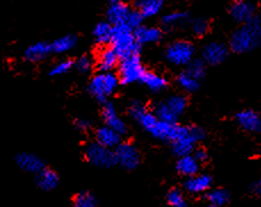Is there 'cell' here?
<instances>
[{
  "instance_id": "6da1fadb",
  "label": "cell",
  "mask_w": 261,
  "mask_h": 207,
  "mask_svg": "<svg viewBox=\"0 0 261 207\" xmlns=\"http://www.w3.org/2000/svg\"><path fill=\"white\" fill-rule=\"evenodd\" d=\"M261 43V20L255 15L235 30L229 40V49L236 54H245L259 48Z\"/></svg>"
},
{
  "instance_id": "7a4b0ae2",
  "label": "cell",
  "mask_w": 261,
  "mask_h": 207,
  "mask_svg": "<svg viewBox=\"0 0 261 207\" xmlns=\"http://www.w3.org/2000/svg\"><path fill=\"white\" fill-rule=\"evenodd\" d=\"M119 83L120 80L118 75L113 72H99L90 80L88 89L95 99L104 104L118 89Z\"/></svg>"
},
{
  "instance_id": "3957f363",
  "label": "cell",
  "mask_w": 261,
  "mask_h": 207,
  "mask_svg": "<svg viewBox=\"0 0 261 207\" xmlns=\"http://www.w3.org/2000/svg\"><path fill=\"white\" fill-rule=\"evenodd\" d=\"M110 43L111 47L117 51L120 58L139 52V47H141L135 39L134 30L124 24L113 26L112 38H111Z\"/></svg>"
},
{
  "instance_id": "277c9868",
  "label": "cell",
  "mask_w": 261,
  "mask_h": 207,
  "mask_svg": "<svg viewBox=\"0 0 261 207\" xmlns=\"http://www.w3.org/2000/svg\"><path fill=\"white\" fill-rule=\"evenodd\" d=\"M205 138V131L199 127H184L181 125L179 136L172 143V151L176 156L191 155L196 148V143Z\"/></svg>"
},
{
  "instance_id": "5b68a950",
  "label": "cell",
  "mask_w": 261,
  "mask_h": 207,
  "mask_svg": "<svg viewBox=\"0 0 261 207\" xmlns=\"http://www.w3.org/2000/svg\"><path fill=\"white\" fill-rule=\"evenodd\" d=\"M118 67V78L120 82L123 84H130L139 81L145 72L139 52L120 58Z\"/></svg>"
},
{
  "instance_id": "8992f818",
  "label": "cell",
  "mask_w": 261,
  "mask_h": 207,
  "mask_svg": "<svg viewBox=\"0 0 261 207\" xmlns=\"http://www.w3.org/2000/svg\"><path fill=\"white\" fill-rule=\"evenodd\" d=\"M84 155L86 161L96 167L110 168L117 165L113 149L100 145L97 141L87 145Z\"/></svg>"
},
{
  "instance_id": "52a82bcc",
  "label": "cell",
  "mask_w": 261,
  "mask_h": 207,
  "mask_svg": "<svg viewBox=\"0 0 261 207\" xmlns=\"http://www.w3.org/2000/svg\"><path fill=\"white\" fill-rule=\"evenodd\" d=\"M195 48L193 43L186 40L173 41L167 47L166 58L171 65L186 66L194 60Z\"/></svg>"
},
{
  "instance_id": "ba28073f",
  "label": "cell",
  "mask_w": 261,
  "mask_h": 207,
  "mask_svg": "<svg viewBox=\"0 0 261 207\" xmlns=\"http://www.w3.org/2000/svg\"><path fill=\"white\" fill-rule=\"evenodd\" d=\"M115 161L125 171H133L141 164V154L138 149L129 142L119 143L115 147Z\"/></svg>"
},
{
  "instance_id": "9c48e42d",
  "label": "cell",
  "mask_w": 261,
  "mask_h": 207,
  "mask_svg": "<svg viewBox=\"0 0 261 207\" xmlns=\"http://www.w3.org/2000/svg\"><path fill=\"white\" fill-rule=\"evenodd\" d=\"M229 54V48L220 41H211L203 47L202 60L204 64L217 66L222 64Z\"/></svg>"
},
{
  "instance_id": "30bf717a",
  "label": "cell",
  "mask_w": 261,
  "mask_h": 207,
  "mask_svg": "<svg viewBox=\"0 0 261 207\" xmlns=\"http://www.w3.org/2000/svg\"><path fill=\"white\" fill-rule=\"evenodd\" d=\"M129 115L147 132L151 131L159 120L155 114L151 112L147 106L141 102L132 103L129 106Z\"/></svg>"
},
{
  "instance_id": "8fae6325",
  "label": "cell",
  "mask_w": 261,
  "mask_h": 207,
  "mask_svg": "<svg viewBox=\"0 0 261 207\" xmlns=\"http://www.w3.org/2000/svg\"><path fill=\"white\" fill-rule=\"evenodd\" d=\"M101 116H103L106 127L113 129L120 136H123V134L128 132L127 124L121 119L117 112V108H115V106L112 103H104L103 108H101Z\"/></svg>"
},
{
  "instance_id": "7c38bea8",
  "label": "cell",
  "mask_w": 261,
  "mask_h": 207,
  "mask_svg": "<svg viewBox=\"0 0 261 207\" xmlns=\"http://www.w3.org/2000/svg\"><path fill=\"white\" fill-rule=\"evenodd\" d=\"M255 5L250 0H235L229 8V14L235 22L244 24L257 15Z\"/></svg>"
},
{
  "instance_id": "4fadbf2b",
  "label": "cell",
  "mask_w": 261,
  "mask_h": 207,
  "mask_svg": "<svg viewBox=\"0 0 261 207\" xmlns=\"http://www.w3.org/2000/svg\"><path fill=\"white\" fill-rule=\"evenodd\" d=\"M180 129L181 125H178L177 123H169L158 120V122L148 133L154 138L159 139V140L173 142L178 138V136H179Z\"/></svg>"
},
{
  "instance_id": "5bb4252c",
  "label": "cell",
  "mask_w": 261,
  "mask_h": 207,
  "mask_svg": "<svg viewBox=\"0 0 261 207\" xmlns=\"http://www.w3.org/2000/svg\"><path fill=\"white\" fill-rule=\"evenodd\" d=\"M15 163L18 168H21L22 171L27 173H31V174H37L43 167H46L45 162L39 156L31 153L17 154L15 156Z\"/></svg>"
},
{
  "instance_id": "9a60e30c",
  "label": "cell",
  "mask_w": 261,
  "mask_h": 207,
  "mask_svg": "<svg viewBox=\"0 0 261 207\" xmlns=\"http://www.w3.org/2000/svg\"><path fill=\"white\" fill-rule=\"evenodd\" d=\"M236 122L245 131L259 133L261 131L260 115L253 109H243L236 114Z\"/></svg>"
},
{
  "instance_id": "2e32d148",
  "label": "cell",
  "mask_w": 261,
  "mask_h": 207,
  "mask_svg": "<svg viewBox=\"0 0 261 207\" xmlns=\"http://www.w3.org/2000/svg\"><path fill=\"white\" fill-rule=\"evenodd\" d=\"M212 178L209 174H202V173H197L195 175L186 178L185 182H184V188L187 192L193 195H199L206 192L211 189L212 186Z\"/></svg>"
},
{
  "instance_id": "e0dca14e",
  "label": "cell",
  "mask_w": 261,
  "mask_h": 207,
  "mask_svg": "<svg viewBox=\"0 0 261 207\" xmlns=\"http://www.w3.org/2000/svg\"><path fill=\"white\" fill-rule=\"evenodd\" d=\"M120 57L112 47H104L97 55V64L98 70L100 72H112L118 66Z\"/></svg>"
},
{
  "instance_id": "ac0fdd59",
  "label": "cell",
  "mask_w": 261,
  "mask_h": 207,
  "mask_svg": "<svg viewBox=\"0 0 261 207\" xmlns=\"http://www.w3.org/2000/svg\"><path fill=\"white\" fill-rule=\"evenodd\" d=\"M53 52L51 45L48 42H36L33 45L29 46L25 51H24V58L28 62L31 63H38L41 61H45L48 56Z\"/></svg>"
},
{
  "instance_id": "d6986e66",
  "label": "cell",
  "mask_w": 261,
  "mask_h": 207,
  "mask_svg": "<svg viewBox=\"0 0 261 207\" xmlns=\"http://www.w3.org/2000/svg\"><path fill=\"white\" fill-rule=\"evenodd\" d=\"M134 36L139 46L149 45V43H155L161 40L162 31L155 26L141 25L134 30Z\"/></svg>"
},
{
  "instance_id": "ffe728a7",
  "label": "cell",
  "mask_w": 261,
  "mask_h": 207,
  "mask_svg": "<svg viewBox=\"0 0 261 207\" xmlns=\"http://www.w3.org/2000/svg\"><path fill=\"white\" fill-rule=\"evenodd\" d=\"M36 182L39 189L42 191H51L57 188L60 184V178L55 171L51 168L43 167L42 170L37 173Z\"/></svg>"
},
{
  "instance_id": "44dd1931",
  "label": "cell",
  "mask_w": 261,
  "mask_h": 207,
  "mask_svg": "<svg viewBox=\"0 0 261 207\" xmlns=\"http://www.w3.org/2000/svg\"><path fill=\"white\" fill-rule=\"evenodd\" d=\"M130 11H132V8H130L128 5L123 4L122 2L111 4V6L108 11L109 23L112 24L113 26L125 24Z\"/></svg>"
},
{
  "instance_id": "7402d4cb",
  "label": "cell",
  "mask_w": 261,
  "mask_h": 207,
  "mask_svg": "<svg viewBox=\"0 0 261 207\" xmlns=\"http://www.w3.org/2000/svg\"><path fill=\"white\" fill-rule=\"evenodd\" d=\"M201 164L197 162L194 157L191 155H185L181 157H178V161L176 163V170L182 176H192L195 175L200 172Z\"/></svg>"
},
{
  "instance_id": "603a6c76",
  "label": "cell",
  "mask_w": 261,
  "mask_h": 207,
  "mask_svg": "<svg viewBox=\"0 0 261 207\" xmlns=\"http://www.w3.org/2000/svg\"><path fill=\"white\" fill-rule=\"evenodd\" d=\"M139 81L153 93H160L168 86V80L163 75L158 74L155 72L145 71Z\"/></svg>"
},
{
  "instance_id": "cb8c5ba5",
  "label": "cell",
  "mask_w": 261,
  "mask_h": 207,
  "mask_svg": "<svg viewBox=\"0 0 261 207\" xmlns=\"http://www.w3.org/2000/svg\"><path fill=\"white\" fill-rule=\"evenodd\" d=\"M96 141L105 147L113 149L121 142V136L113 129L104 125L96 131Z\"/></svg>"
},
{
  "instance_id": "d4e9b609",
  "label": "cell",
  "mask_w": 261,
  "mask_h": 207,
  "mask_svg": "<svg viewBox=\"0 0 261 207\" xmlns=\"http://www.w3.org/2000/svg\"><path fill=\"white\" fill-rule=\"evenodd\" d=\"M162 103L177 120L185 113L187 108V98L184 95H172Z\"/></svg>"
},
{
  "instance_id": "484cf974",
  "label": "cell",
  "mask_w": 261,
  "mask_h": 207,
  "mask_svg": "<svg viewBox=\"0 0 261 207\" xmlns=\"http://www.w3.org/2000/svg\"><path fill=\"white\" fill-rule=\"evenodd\" d=\"M164 0H139L137 3V11L143 18H149L158 15L162 11Z\"/></svg>"
},
{
  "instance_id": "4316f807",
  "label": "cell",
  "mask_w": 261,
  "mask_h": 207,
  "mask_svg": "<svg viewBox=\"0 0 261 207\" xmlns=\"http://www.w3.org/2000/svg\"><path fill=\"white\" fill-rule=\"evenodd\" d=\"M112 31L113 26L112 24H110L109 22H100L98 24H96L93 31L95 41L101 46L108 45L111 41V38H112Z\"/></svg>"
},
{
  "instance_id": "83f0119b",
  "label": "cell",
  "mask_w": 261,
  "mask_h": 207,
  "mask_svg": "<svg viewBox=\"0 0 261 207\" xmlns=\"http://www.w3.org/2000/svg\"><path fill=\"white\" fill-rule=\"evenodd\" d=\"M190 21V14L186 12H171L162 17V25L166 27H176Z\"/></svg>"
},
{
  "instance_id": "f1b7e54d",
  "label": "cell",
  "mask_w": 261,
  "mask_h": 207,
  "mask_svg": "<svg viewBox=\"0 0 261 207\" xmlns=\"http://www.w3.org/2000/svg\"><path fill=\"white\" fill-rule=\"evenodd\" d=\"M206 192V199L212 205L222 207L229 203L230 194L228 190L222 189V188H216V189H209Z\"/></svg>"
},
{
  "instance_id": "f546056e",
  "label": "cell",
  "mask_w": 261,
  "mask_h": 207,
  "mask_svg": "<svg viewBox=\"0 0 261 207\" xmlns=\"http://www.w3.org/2000/svg\"><path fill=\"white\" fill-rule=\"evenodd\" d=\"M76 45V38L72 35L63 36L51 43V50L56 54H65L73 49Z\"/></svg>"
},
{
  "instance_id": "4dcf8cb0",
  "label": "cell",
  "mask_w": 261,
  "mask_h": 207,
  "mask_svg": "<svg viewBox=\"0 0 261 207\" xmlns=\"http://www.w3.org/2000/svg\"><path fill=\"white\" fill-rule=\"evenodd\" d=\"M177 84L186 93H195L200 88V81L187 74L185 71L177 76Z\"/></svg>"
},
{
  "instance_id": "1f68e13d",
  "label": "cell",
  "mask_w": 261,
  "mask_h": 207,
  "mask_svg": "<svg viewBox=\"0 0 261 207\" xmlns=\"http://www.w3.org/2000/svg\"><path fill=\"white\" fill-rule=\"evenodd\" d=\"M73 207H97L98 200L96 198L94 194H91L89 191H81L79 194H76L73 199Z\"/></svg>"
},
{
  "instance_id": "d6a6232c",
  "label": "cell",
  "mask_w": 261,
  "mask_h": 207,
  "mask_svg": "<svg viewBox=\"0 0 261 207\" xmlns=\"http://www.w3.org/2000/svg\"><path fill=\"white\" fill-rule=\"evenodd\" d=\"M185 72L194 79L201 81L205 75V64L203 63V61L193 60L190 64L186 65Z\"/></svg>"
},
{
  "instance_id": "836d02e7",
  "label": "cell",
  "mask_w": 261,
  "mask_h": 207,
  "mask_svg": "<svg viewBox=\"0 0 261 207\" xmlns=\"http://www.w3.org/2000/svg\"><path fill=\"white\" fill-rule=\"evenodd\" d=\"M167 203L171 207H188L187 200L185 196H184L182 191L177 189V188H173V189L168 191Z\"/></svg>"
},
{
  "instance_id": "e575fe53",
  "label": "cell",
  "mask_w": 261,
  "mask_h": 207,
  "mask_svg": "<svg viewBox=\"0 0 261 207\" xmlns=\"http://www.w3.org/2000/svg\"><path fill=\"white\" fill-rule=\"evenodd\" d=\"M73 66H74V64L71 60H62L60 62H57L56 64L53 65L49 74L53 76L64 75L67 73V72H70V70Z\"/></svg>"
},
{
  "instance_id": "d590c367",
  "label": "cell",
  "mask_w": 261,
  "mask_h": 207,
  "mask_svg": "<svg viewBox=\"0 0 261 207\" xmlns=\"http://www.w3.org/2000/svg\"><path fill=\"white\" fill-rule=\"evenodd\" d=\"M210 23L205 18H197L192 23V32L194 33L196 37H203L209 32Z\"/></svg>"
},
{
  "instance_id": "8d00e7d4",
  "label": "cell",
  "mask_w": 261,
  "mask_h": 207,
  "mask_svg": "<svg viewBox=\"0 0 261 207\" xmlns=\"http://www.w3.org/2000/svg\"><path fill=\"white\" fill-rule=\"evenodd\" d=\"M143 20H144L143 16L141 15V13H139L137 9H132L124 25H127L128 27L132 28V30H136L137 27L142 25Z\"/></svg>"
},
{
  "instance_id": "74e56055",
  "label": "cell",
  "mask_w": 261,
  "mask_h": 207,
  "mask_svg": "<svg viewBox=\"0 0 261 207\" xmlns=\"http://www.w3.org/2000/svg\"><path fill=\"white\" fill-rule=\"evenodd\" d=\"M93 60L88 56H82L75 62V69L78 70L80 73H88V72L93 69Z\"/></svg>"
},
{
  "instance_id": "f35d334b",
  "label": "cell",
  "mask_w": 261,
  "mask_h": 207,
  "mask_svg": "<svg viewBox=\"0 0 261 207\" xmlns=\"http://www.w3.org/2000/svg\"><path fill=\"white\" fill-rule=\"evenodd\" d=\"M192 156L194 157L195 160L200 163V164H202V163H205L207 161V158H209L207 152L203 148H195L192 153Z\"/></svg>"
},
{
  "instance_id": "ab89813d",
  "label": "cell",
  "mask_w": 261,
  "mask_h": 207,
  "mask_svg": "<svg viewBox=\"0 0 261 207\" xmlns=\"http://www.w3.org/2000/svg\"><path fill=\"white\" fill-rule=\"evenodd\" d=\"M74 125L76 129L80 130V131H86V130H88L90 128V122L86 119H76Z\"/></svg>"
},
{
  "instance_id": "60d3db41",
  "label": "cell",
  "mask_w": 261,
  "mask_h": 207,
  "mask_svg": "<svg viewBox=\"0 0 261 207\" xmlns=\"http://www.w3.org/2000/svg\"><path fill=\"white\" fill-rule=\"evenodd\" d=\"M250 190H251V192H252V194L259 196L261 194V182L259 180L253 182V184L251 185V187H250Z\"/></svg>"
},
{
  "instance_id": "b9f144b4",
  "label": "cell",
  "mask_w": 261,
  "mask_h": 207,
  "mask_svg": "<svg viewBox=\"0 0 261 207\" xmlns=\"http://www.w3.org/2000/svg\"><path fill=\"white\" fill-rule=\"evenodd\" d=\"M109 2H110L111 4H114V3H120L121 0H109Z\"/></svg>"
},
{
  "instance_id": "7bdbcfd3",
  "label": "cell",
  "mask_w": 261,
  "mask_h": 207,
  "mask_svg": "<svg viewBox=\"0 0 261 207\" xmlns=\"http://www.w3.org/2000/svg\"><path fill=\"white\" fill-rule=\"evenodd\" d=\"M205 207H219V206H217V205H212V204H209V205L205 206Z\"/></svg>"
}]
</instances>
